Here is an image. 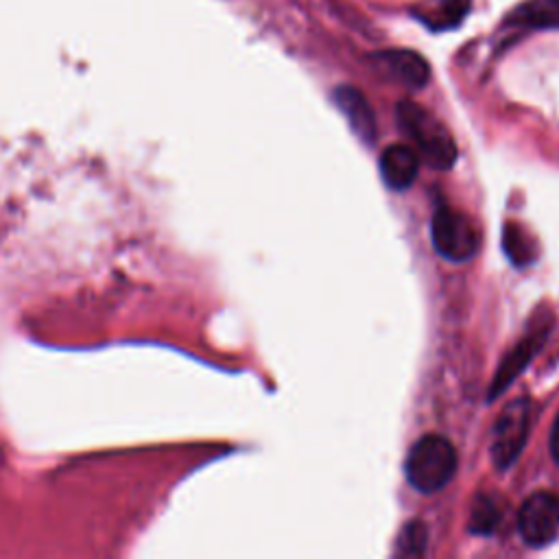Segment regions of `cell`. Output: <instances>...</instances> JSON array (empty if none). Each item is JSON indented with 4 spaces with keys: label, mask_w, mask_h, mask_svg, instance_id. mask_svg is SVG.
<instances>
[{
    "label": "cell",
    "mask_w": 559,
    "mask_h": 559,
    "mask_svg": "<svg viewBox=\"0 0 559 559\" xmlns=\"http://www.w3.org/2000/svg\"><path fill=\"white\" fill-rule=\"evenodd\" d=\"M397 120L402 131L415 144V153L432 168L445 170L456 159V144L450 131L428 109L413 100L397 105Z\"/></svg>",
    "instance_id": "1"
},
{
    "label": "cell",
    "mask_w": 559,
    "mask_h": 559,
    "mask_svg": "<svg viewBox=\"0 0 559 559\" xmlns=\"http://www.w3.org/2000/svg\"><path fill=\"white\" fill-rule=\"evenodd\" d=\"M456 472V450L441 435H424L408 452L406 478L421 493L445 487Z\"/></svg>",
    "instance_id": "2"
},
{
    "label": "cell",
    "mask_w": 559,
    "mask_h": 559,
    "mask_svg": "<svg viewBox=\"0 0 559 559\" xmlns=\"http://www.w3.org/2000/svg\"><path fill=\"white\" fill-rule=\"evenodd\" d=\"M430 236L435 249L452 262H465L478 251V231L474 223L448 205L435 210Z\"/></svg>",
    "instance_id": "3"
},
{
    "label": "cell",
    "mask_w": 559,
    "mask_h": 559,
    "mask_svg": "<svg viewBox=\"0 0 559 559\" xmlns=\"http://www.w3.org/2000/svg\"><path fill=\"white\" fill-rule=\"evenodd\" d=\"M531 402L522 397L504 406L500 413L491 441V456L500 469L509 467L522 452L531 428Z\"/></svg>",
    "instance_id": "4"
},
{
    "label": "cell",
    "mask_w": 559,
    "mask_h": 559,
    "mask_svg": "<svg viewBox=\"0 0 559 559\" xmlns=\"http://www.w3.org/2000/svg\"><path fill=\"white\" fill-rule=\"evenodd\" d=\"M518 528L526 544L546 546L559 537V496L537 491L528 496L518 513Z\"/></svg>",
    "instance_id": "5"
},
{
    "label": "cell",
    "mask_w": 559,
    "mask_h": 559,
    "mask_svg": "<svg viewBox=\"0 0 559 559\" xmlns=\"http://www.w3.org/2000/svg\"><path fill=\"white\" fill-rule=\"evenodd\" d=\"M369 59L380 74H384L386 79H391L404 87L419 90L428 83V76H430L428 61L415 50H404V48L391 50L389 48V50L373 52Z\"/></svg>",
    "instance_id": "6"
},
{
    "label": "cell",
    "mask_w": 559,
    "mask_h": 559,
    "mask_svg": "<svg viewBox=\"0 0 559 559\" xmlns=\"http://www.w3.org/2000/svg\"><path fill=\"white\" fill-rule=\"evenodd\" d=\"M380 173L389 188H408L419 173V155L406 144H391L380 155Z\"/></svg>",
    "instance_id": "7"
},
{
    "label": "cell",
    "mask_w": 559,
    "mask_h": 559,
    "mask_svg": "<svg viewBox=\"0 0 559 559\" xmlns=\"http://www.w3.org/2000/svg\"><path fill=\"white\" fill-rule=\"evenodd\" d=\"M334 100H336L338 109H343V114L352 122L354 131L362 140H371L373 133H376V120H373V114H371V107H369L367 98L356 87L343 85V87H336Z\"/></svg>",
    "instance_id": "8"
},
{
    "label": "cell",
    "mask_w": 559,
    "mask_h": 559,
    "mask_svg": "<svg viewBox=\"0 0 559 559\" xmlns=\"http://www.w3.org/2000/svg\"><path fill=\"white\" fill-rule=\"evenodd\" d=\"M515 28H559V0H524L507 15Z\"/></svg>",
    "instance_id": "9"
},
{
    "label": "cell",
    "mask_w": 559,
    "mask_h": 559,
    "mask_svg": "<svg viewBox=\"0 0 559 559\" xmlns=\"http://www.w3.org/2000/svg\"><path fill=\"white\" fill-rule=\"evenodd\" d=\"M469 11V0H443L426 17H421L430 28H454L463 22Z\"/></svg>",
    "instance_id": "10"
},
{
    "label": "cell",
    "mask_w": 559,
    "mask_h": 559,
    "mask_svg": "<svg viewBox=\"0 0 559 559\" xmlns=\"http://www.w3.org/2000/svg\"><path fill=\"white\" fill-rule=\"evenodd\" d=\"M504 251L513 260V264H526L533 258L531 238L522 231L520 225H507L504 227Z\"/></svg>",
    "instance_id": "11"
},
{
    "label": "cell",
    "mask_w": 559,
    "mask_h": 559,
    "mask_svg": "<svg viewBox=\"0 0 559 559\" xmlns=\"http://www.w3.org/2000/svg\"><path fill=\"white\" fill-rule=\"evenodd\" d=\"M500 524V509L489 498H478L472 509L469 526L474 533H491Z\"/></svg>",
    "instance_id": "12"
},
{
    "label": "cell",
    "mask_w": 559,
    "mask_h": 559,
    "mask_svg": "<svg viewBox=\"0 0 559 559\" xmlns=\"http://www.w3.org/2000/svg\"><path fill=\"white\" fill-rule=\"evenodd\" d=\"M424 544H426V531L419 522H413L404 528V533L400 537V552L417 555L424 550Z\"/></svg>",
    "instance_id": "13"
},
{
    "label": "cell",
    "mask_w": 559,
    "mask_h": 559,
    "mask_svg": "<svg viewBox=\"0 0 559 559\" xmlns=\"http://www.w3.org/2000/svg\"><path fill=\"white\" fill-rule=\"evenodd\" d=\"M550 452H552L555 461L559 463V415H557L555 426H552V430H550Z\"/></svg>",
    "instance_id": "14"
}]
</instances>
